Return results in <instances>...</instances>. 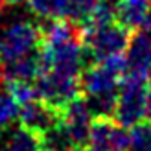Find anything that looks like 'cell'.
I'll list each match as a JSON object with an SVG mask.
<instances>
[{"mask_svg":"<svg viewBox=\"0 0 151 151\" xmlns=\"http://www.w3.org/2000/svg\"><path fill=\"white\" fill-rule=\"evenodd\" d=\"M131 39V32L116 20L81 26L79 41L85 48L87 59L101 61L111 55H122Z\"/></svg>","mask_w":151,"mask_h":151,"instance_id":"obj_1","label":"cell"},{"mask_svg":"<svg viewBox=\"0 0 151 151\" xmlns=\"http://www.w3.org/2000/svg\"><path fill=\"white\" fill-rule=\"evenodd\" d=\"M125 72V57L111 55L94 61L79 74V88L85 98H116L120 81Z\"/></svg>","mask_w":151,"mask_h":151,"instance_id":"obj_2","label":"cell"},{"mask_svg":"<svg viewBox=\"0 0 151 151\" xmlns=\"http://www.w3.org/2000/svg\"><path fill=\"white\" fill-rule=\"evenodd\" d=\"M42 48V26L17 19L0 28V65H7Z\"/></svg>","mask_w":151,"mask_h":151,"instance_id":"obj_3","label":"cell"},{"mask_svg":"<svg viewBox=\"0 0 151 151\" xmlns=\"http://www.w3.org/2000/svg\"><path fill=\"white\" fill-rule=\"evenodd\" d=\"M147 83L146 79H138L133 76H122L116 98V107L112 118L120 125L134 127L142 122H146L147 112H146V92H147Z\"/></svg>","mask_w":151,"mask_h":151,"instance_id":"obj_4","label":"cell"},{"mask_svg":"<svg viewBox=\"0 0 151 151\" xmlns=\"http://www.w3.org/2000/svg\"><path fill=\"white\" fill-rule=\"evenodd\" d=\"M33 85L37 90V98L57 112H61L72 100L81 96L79 78L66 76L55 70L41 72Z\"/></svg>","mask_w":151,"mask_h":151,"instance_id":"obj_5","label":"cell"},{"mask_svg":"<svg viewBox=\"0 0 151 151\" xmlns=\"http://www.w3.org/2000/svg\"><path fill=\"white\" fill-rule=\"evenodd\" d=\"M41 55L44 70H55L66 76H74V78H79L87 61L85 48H83L79 37L76 35L59 42L42 44Z\"/></svg>","mask_w":151,"mask_h":151,"instance_id":"obj_6","label":"cell"},{"mask_svg":"<svg viewBox=\"0 0 151 151\" xmlns=\"http://www.w3.org/2000/svg\"><path fill=\"white\" fill-rule=\"evenodd\" d=\"M59 120H61V125L65 127L72 146L76 149H85L88 146L90 125H92V120H94L85 98L78 96L76 100H72L59 112Z\"/></svg>","mask_w":151,"mask_h":151,"instance_id":"obj_7","label":"cell"},{"mask_svg":"<svg viewBox=\"0 0 151 151\" xmlns=\"http://www.w3.org/2000/svg\"><path fill=\"white\" fill-rule=\"evenodd\" d=\"M129 131L114 118H94L88 134V147L105 151H127Z\"/></svg>","mask_w":151,"mask_h":151,"instance_id":"obj_8","label":"cell"},{"mask_svg":"<svg viewBox=\"0 0 151 151\" xmlns=\"http://www.w3.org/2000/svg\"><path fill=\"white\" fill-rule=\"evenodd\" d=\"M125 57V76L149 81L151 78V39L138 29L131 33L129 44L124 52Z\"/></svg>","mask_w":151,"mask_h":151,"instance_id":"obj_9","label":"cell"},{"mask_svg":"<svg viewBox=\"0 0 151 151\" xmlns=\"http://www.w3.org/2000/svg\"><path fill=\"white\" fill-rule=\"evenodd\" d=\"M17 120L20 127L39 134L42 138V134H46L59 122V112L50 109L48 105H44L41 100H33L29 103L20 105Z\"/></svg>","mask_w":151,"mask_h":151,"instance_id":"obj_10","label":"cell"},{"mask_svg":"<svg viewBox=\"0 0 151 151\" xmlns=\"http://www.w3.org/2000/svg\"><path fill=\"white\" fill-rule=\"evenodd\" d=\"M116 22L129 32H138L144 24L151 6L147 0H114Z\"/></svg>","mask_w":151,"mask_h":151,"instance_id":"obj_11","label":"cell"},{"mask_svg":"<svg viewBox=\"0 0 151 151\" xmlns=\"http://www.w3.org/2000/svg\"><path fill=\"white\" fill-rule=\"evenodd\" d=\"M0 151H42V140L39 134L19 125L4 137Z\"/></svg>","mask_w":151,"mask_h":151,"instance_id":"obj_12","label":"cell"},{"mask_svg":"<svg viewBox=\"0 0 151 151\" xmlns=\"http://www.w3.org/2000/svg\"><path fill=\"white\" fill-rule=\"evenodd\" d=\"M28 9L41 20L66 19V0H26Z\"/></svg>","mask_w":151,"mask_h":151,"instance_id":"obj_13","label":"cell"},{"mask_svg":"<svg viewBox=\"0 0 151 151\" xmlns=\"http://www.w3.org/2000/svg\"><path fill=\"white\" fill-rule=\"evenodd\" d=\"M19 109L20 105L7 92V88H0V127L6 129L7 125H11L19 118Z\"/></svg>","mask_w":151,"mask_h":151,"instance_id":"obj_14","label":"cell"},{"mask_svg":"<svg viewBox=\"0 0 151 151\" xmlns=\"http://www.w3.org/2000/svg\"><path fill=\"white\" fill-rule=\"evenodd\" d=\"M7 92H9L15 101L19 105H24V103H29L33 100H39L37 98V90H35V85L29 81H9V83H4Z\"/></svg>","mask_w":151,"mask_h":151,"instance_id":"obj_15","label":"cell"},{"mask_svg":"<svg viewBox=\"0 0 151 151\" xmlns=\"http://www.w3.org/2000/svg\"><path fill=\"white\" fill-rule=\"evenodd\" d=\"M140 29L151 39V9H149V13H147V17H146V20H144V24H142Z\"/></svg>","mask_w":151,"mask_h":151,"instance_id":"obj_16","label":"cell"},{"mask_svg":"<svg viewBox=\"0 0 151 151\" xmlns=\"http://www.w3.org/2000/svg\"><path fill=\"white\" fill-rule=\"evenodd\" d=\"M146 112L147 118H151V85H147V92H146Z\"/></svg>","mask_w":151,"mask_h":151,"instance_id":"obj_17","label":"cell"},{"mask_svg":"<svg viewBox=\"0 0 151 151\" xmlns=\"http://www.w3.org/2000/svg\"><path fill=\"white\" fill-rule=\"evenodd\" d=\"M2 2L6 6H17V4H22V2H26V0H2Z\"/></svg>","mask_w":151,"mask_h":151,"instance_id":"obj_18","label":"cell"},{"mask_svg":"<svg viewBox=\"0 0 151 151\" xmlns=\"http://www.w3.org/2000/svg\"><path fill=\"white\" fill-rule=\"evenodd\" d=\"M4 137H6V134H4V127H0V144H2V140H4Z\"/></svg>","mask_w":151,"mask_h":151,"instance_id":"obj_19","label":"cell"},{"mask_svg":"<svg viewBox=\"0 0 151 151\" xmlns=\"http://www.w3.org/2000/svg\"><path fill=\"white\" fill-rule=\"evenodd\" d=\"M83 151H105V149H96V147H88V149H87V147H85Z\"/></svg>","mask_w":151,"mask_h":151,"instance_id":"obj_20","label":"cell"},{"mask_svg":"<svg viewBox=\"0 0 151 151\" xmlns=\"http://www.w3.org/2000/svg\"><path fill=\"white\" fill-rule=\"evenodd\" d=\"M4 6H6V4L2 2V0H0V13H2V9H4Z\"/></svg>","mask_w":151,"mask_h":151,"instance_id":"obj_21","label":"cell"},{"mask_svg":"<svg viewBox=\"0 0 151 151\" xmlns=\"http://www.w3.org/2000/svg\"><path fill=\"white\" fill-rule=\"evenodd\" d=\"M42 151H50V149H42Z\"/></svg>","mask_w":151,"mask_h":151,"instance_id":"obj_22","label":"cell"},{"mask_svg":"<svg viewBox=\"0 0 151 151\" xmlns=\"http://www.w3.org/2000/svg\"><path fill=\"white\" fill-rule=\"evenodd\" d=\"M147 2H151V0H147Z\"/></svg>","mask_w":151,"mask_h":151,"instance_id":"obj_23","label":"cell"}]
</instances>
